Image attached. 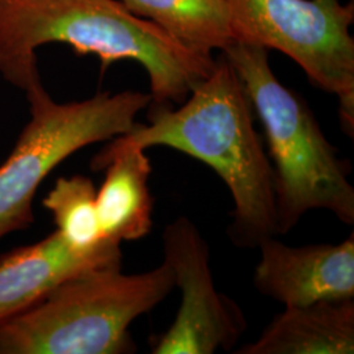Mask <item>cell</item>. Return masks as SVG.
I'll use <instances>...</instances> for the list:
<instances>
[{
  "instance_id": "4fadbf2b",
  "label": "cell",
  "mask_w": 354,
  "mask_h": 354,
  "mask_svg": "<svg viewBox=\"0 0 354 354\" xmlns=\"http://www.w3.org/2000/svg\"><path fill=\"white\" fill-rule=\"evenodd\" d=\"M96 192L89 177H59L42 201L55 223V231L80 251H95L113 241L102 234Z\"/></svg>"
},
{
  "instance_id": "7c38bea8",
  "label": "cell",
  "mask_w": 354,
  "mask_h": 354,
  "mask_svg": "<svg viewBox=\"0 0 354 354\" xmlns=\"http://www.w3.org/2000/svg\"><path fill=\"white\" fill-rule=\"evenodd\" d=\"M192 50L205 55L234 42L225 0H121Z\"/></svg>"
},
{
  "instance_id": "30bf717a",
  "label": "cell",
  "mask_w": 354,
  "mask_h": 354,
  "mask_svg": "<svg viewBox=\"0 0 354 354\" xmlns=\"http://www.w3.org/2000/svg\"><path fill=\"white\" fill-rule=\"evenodd\" d=\"M92 168L105 175L96 192L104 236L120 244L147 236L152 230L153 200L151 160L146 150L122 134L93 158Z\"/></svg>"
},
{
  "instance_id": "7a4b0ae2",
  "label": "cell",
  "mask_w": 354,
  "mask_h": 354,
  "mask_svg": "<svg viewBox=\"0 0 354 354\" xmlns=\"http://www.w3.org/2000/svg\"><path fill=\"white\" fill-rule=\"evenodd\" d=\"M254 117L241 77L222 55L178 108L151 102L149 122L124 134L145 150L165 146L213 168L232 197L228 236L239 248L279 235L273 168Z\"/></svg>"
},
{
  "instance_id": "277c9868",
  "label": "cell",
  "mask_w": 354,
  "mask_h": 354,
  "mask_svg": "<svg viewBox=\"0 0 354 354\" xmlns=\"http://www.w3.org/2000/svg\"><path fill=\"white\" fill-rule=\"evenodd\" d=\"M174 289L165 261L133 274L121 266L82 272L0 324V354L131 353L130 326Z\"/></svg>"
},
{
  "instance_id": "8fae6325",
  "label": "cell",
  "mask_w": 354,
  "mask_h": 354,
  "mask_svg": "<svg viewBox=\"0 0 354 354\" xmlns=\"http://www.w3.org/2000/svg\"><path fill=\"white\" fill-rule=\"evenodd\" d=\"M235 354L354 353V299L285 307Z\"/></svg>"
},
{
  "instance_id": "8992f818",
  "label": "cell",
  "mask_w": 354,
  "mask_h": 354,
  "mask_svg": "<svg viewBox=\"0 0 354 354\" xmlns=\"http://www.w3.org/2000/svg\"><path fill=\"white\" fill-rule=\"evenodd\" d=\"M234 42L279 51L310 82L339 99L342 130L354 133V3L225 0Z\"/></svg>"
},
{
  "instance_id": "ba28073f",
  "label": "cell",
  "mask_w": 354,
  "mask_h": 354,
  "mask_svg": "<svg viewBox=\"0 0 354 354\" xmlns=\"http://www.w3.org/2000/svg\"><path fill=\"white\" fill-rule=\"evenodd\" d=\"M253 285L285 307L354 299V234L330 244L286 245L276 236L259 245Z\"/></svg>"
},
{
  "instance_id": "3957f363",
  "label": "cell",
  "mask_w": 354,
  "mask_h": 354,
  "mask_svg": "<svg viewBox=\"0 0 354 354\" xmlns=\"http://www.w3.org/2000/svg\"><path fill=\"white\" fill-rule=\"evenodd\" d=\"M252 102L274 176L279 235L288 234L311 210H326L354 223L351 165L324 136L302 97L273 73L268 50L232 42L223 50Z\"/></svg>"
},
{
  "instance_id": "5b68a950",
  "label": "cell",
  "mask_w": 354,
  "mask_h": 354,
  "mask_svg": "<svg viewBox=\"0 0 354 354\" xmlns=\"http://www.w3.org/2000/svg\"><path fill=\"white\" fill-rule=\"evenodd\" d=\"M29 121L0 165V239L35 223L33 203L51 171L89 145L129 133L152 102L150 93L102 92L82 102H55L42 80L26 91Z\"/></svg>"
},
{
  "instance_id": "6da1fadb",
  "label": "cell",
  "mask_w": 354,
  "mask_h": 354,
  "mask_svg": "<svg viewBox=\"0 0 354 354\" xmlns=\"http://www.w3.org/2000/svg\"><path fill=\"white\" fill-rule=\"evenodd\" d=\"M51 44L96 55L102 71L131 59L143 66L152 104L176 105L209 75L213 55L192 50L121 0H0V76L28 91L41 82L37 50Z\"/></svg>"
},
{
  "instance_id": "9c48e42d",
  "label": "cell",
  "mask_w": 354,
  "mask_h": 354,
  "mask_svg": "<svg viewBox=\"0 0 354 354\" xmlns=\"http://www.w3.org/2000/svg\"><path fill=\"white\" fill-rule=\"evenodd\" d=\"M121 244L80 251L54 231L0 256V324L23 314L64 281L93 268L121 266Z\"/></svg>"
},
{
  "instance_id": "52a82bcc",
  "label": "cell",
  "mask_w": 354,
  "mask_h": 354,
  "mask_svg": "<svg viewBox=\"0 0 354 354\" xmlns=\"http://www.w3.org/2000/svg\"><path fill=\"white\" fill-rule=\"evenodd\" d=\"M165 261L172 269L181 304L169 328L152 339V354H214L230 351L247 329L241 307L215 288L210 251L187 216L163 232Z\"/></svg>"
}]
</instances>
